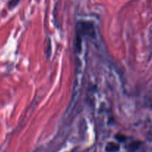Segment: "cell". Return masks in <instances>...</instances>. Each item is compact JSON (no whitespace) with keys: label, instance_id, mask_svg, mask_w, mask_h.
I'll return each instance as SVG.
<instances>
[{"label":"cell","instance_id":"3957f363","mask_svg":"<svg viewBox=\"0 0 152 152\" xmlns=\"http://www.w3.org/2000/svg\"><path fill=\"white\" fill-rule=\"evenodd\" d=\"M140 144L141 143L139 141H134V142H132L130 144H128L126 148L129 151H135V150H137L140 146Z\"/></svg>","mask_w":152,"mask_h":152},{"label":"cell","instance_id":"6da1fadb","mask_svg":"<svg viewBox=\"0 0 152 152\" xmlns=\"http://www.w3.org/2000/svg\"><path fill=\"white\" fill-rule=\"evenodd\" d=\"M77 34L82 35L93 36L95 34V31L92 25L89 22H80L77 25Z\"/></svg>","mask_w":152,"mask_h":152},{"label":"cell","instance_id":"7a4b0ae2","mask_svg":"<svg viewBox=\"0 0 152 152\" xmlns=\"http://www.w3.org/2000/svg\"><path fill=\"white\" fill-rule=\"evenodd\" d=\"M119 148H120V146L119 144L111 142L107 144L105 149L107 152H116L119 151Z\"/></svg>","mask_w":152,"mask_h":152},{"label":"cell","instance_id":"277c9868","mask_svg":"<svg viewBox=\"0 0 152 152\" xmlns=\"http://www.w3.org/2000/svg\"><path fill=\"white\" fill-rule=\"evenodd\" d=\"M116 139L119 142H125V140H126V137H125V136H124V135L122 134H117L116 136Z\"/></svg>","mask_w":152,"mask_h":152}]
</instances>
